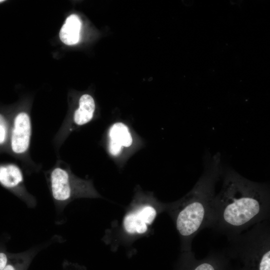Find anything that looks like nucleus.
Segmentation results:
<instances>
[{"label":"nucleus","mask_w":270,"mask_h":270,"mask_svg":"<svg viewBox=\"0 0 270 270\" xmlns=\"http://www.w3.org/2000/svg\"><path fill=\"white\" fill-rule=\"evenodd\" d=\"M270 205L268 184L252 182L228 169L220 190L214 198L210 228L230 239L268 220Z\"/></svg>","instance_id":"f257e3e1"},{"label":"nucleus","mask_w":270,"mask_h":270,"mask_svg":"<svg viewBox=\"0 0 270 270\" xmlns=\"http://www.w3.org/2000/svg\"><path fill=\"white\" fill-rule=\"evenodd\" d=\"M220 155L204 159L203 174L184 196L170 206L176 228L182 239V252L192 250L194 236L205 228H210L215 185L222 173Z\"/></svg>","instance_id":"f03ea898"},{"label":"nucleus","mask_w":270,"mask_h":270,"mask_svg":"<svg viewBox=\"0 0 270 270\" xmlns=\"http://www.w3.org/2000/svg\"><path fill=\"white\" fill-rule=\"evenodd\" d=\"M229 256L238 258L241 270H270V228L268 219L229 239Z\"/></svg>","instance_id":"7ed1b4c3"},{"label":"nucleus","mask_w":270,"mask_h":270,"mask_svg":"<svg viewBox=\"0 0 270 270\" xmlns=\"http://www.w3.org/2000/svg\"><path fill=\"white\" fill-rule=\"evenodd\" d=\"M45 176L58 216L62 215L66 206L75 199L100 197L90 180L75 176L60 160L45 172Z\"/></svg>","instance_id":"20e7f679"},{"label":"nucleus","mask_w":270,"mask_h":270,"mask_svg":"<svg viewBox=\"0 0 270 270\" xmlns=\"http://www.w3.org/2000/svg\"><path fill=\"white\" fill-rule=\"evenodd\" d=\"M32 134L30 116L26 111H19L11 118L10 138L7 154L20 160L28 174L38 172L40 166L30 156Z\"/></svg>","instance_id":"39448f33"},{"label":"nucleus","mask_w":270,"mask_h":270,"mask_svg":"<svg viewBox=\"0 0 270 270\" xmlns=\"http://www.w3.org/2000/svg\"><path fill=\"white\" fill-rule=\"evenodd\" d=\"M0 184L22 201L28 208H34L36 198L27 190L22 171L12 162H0Z\"/></svg>","instance_id":"423d86ee"},{"label":"nucleus","mask_w":270,"mask_h":270,"mask_svg":"<svg viewBox=\"0 0 270 270\" xmlns=\"http://www.w3.org/2000/svg\"><path fill=\"white\" fill-rule=\"evenodd\" d=\"M95 108L94 100L90 95L84 94L80 96L78 108L70 118L62 122L54 138V143L56 150L59 149L72 131L88 123L92 119Z\"/></svg>","instance_id":"0eeeda50"},{"label":"nucleus","mask_w":270,"mask_h":270,"mask_svg":"<svg viewBox=\"0 0 270 270\" xmlns=\"http://www.w3.org/2000/svg\"><path fill=\"white\" fill-rule=\"evenodd\" d=\"M229 260L224 253L214 252L197 260L192 250L182 252L178 270H228Z\"/></svg>","instance_id":"6e6552de"},{"label":"nucleus","mask_w":270,"mask_h":270,"mask_svg":"<svg viewBox=\"0 0 270 270\" xmlns=\"http://www.w3.org/2000/svg\"><path fill=\"white\" fill-rule=\"evenodd\" d=\"M158 214L157 209L150 204L142 205L128 212L123 220L125 231L130 234L146 232Z\"/></svg>","instance_id":"1a4fd4ad"},{"label":"nucleus","mask_w":270,"mask_h":270,"mask_svg":"<svg viewBox=\"0 0 270 270\" xmlns=\"http://www.w3.org/2000/svg\"><path fill=\"white\" fill-rule=\"evenodd\" d=\"M108 150L113 156H118L122 149L130 147L132 138L126 125L122 122L113 124L108 132Z\"/></svg>","instance_id":"9d476101"},{"label":"nucleus","mask_w":270,"mask_h":270,"mask_svg":"<svg viewBox=\"0 0 270 270\" xmlns=\"http://www.w3.org/2000/svg\"><path fill=\"white\" fill-rule=\"evenodd\" d=\"M49 242L43 243L18 253H10L6 264L3 270H28L36 254Z\"/></svg>","instance_id":"9b49d317"},{"label":"nucleus","mask_w":270,"mask_h":270,"mask_svg":"<svg viewBox=\"0 0 270 270\" xmlns=\"http://www.w3.org/2000/svg\"><path fill=\"white\" fill-rule=\"evenodd\" d=\"M81 22L76 14L68 16L60 32V38L64 44L72 45L76 44L80 39Z\"/></svg>","instance_id":"f8f14e48"},{"label":"nucleus","mask_w":270,"mask_h":270,"mask_svg":"<svg viewBox=\"0 0 270 270\" xmlns=\"http://www.w3.org/2000/svg\"><path fill=\"white\" fill-rule=\"evenodd\" d=\"M11 118L0 112V154L7 152L11 129Z\"/></svg>","instance_id":"ddd939ff"},{"label":"nucleus","mask_w":270,"mask_h":270,"mask_svg":"<svg viewBox=\"0 0 270 270\" xmlns=\"http://www.w3.org/2000/svg\"><path fill=\"white\" fill-rule=\"evenodd\" d=\"M10 254L6 250L5 245L0 243V270H3L6 264Z\"/></svg>","instance_id":"4468645a"},{"label":"nucleus","mask_w":270,"mask_h":270,"mask_svg":"<svg viewBox=\"0 0 270 270\" xmlns=\"http://www.w3.org/2000/svg\"><path fill=\"white\" fill-rule=\"evenodd\" d=\"M62 270H83V269L77 264L64 260L62 262Z\"/></svg>","instance_id":"2eb2a0df"},{"label":"nucleus","mask_w":270,"mask_h":270,"mask_svg":"<svg viewBox=\"0 0 270 270\" xmlns=\"http://www.w3.org/2000/svg\"><path fill=\"white\" fill-rule=\"evenodd\" d=\"M4 2V0H0V3L2 2Z\"/></svg>","instance_id":"dca6fc26"},{"label":"nucleus","mask_w":270,"mask_h":270,"mask_svg":"<svg viewBox=\"0 0 270 270\" xmlns=\"http://www.w3.org/2000/svg\"><path fill=\"white\" fill-rule=\"evenodd\" d=\"M241 270L240 268L238 269V270Z\"/></svg>","instance_id":"f3484780"}]
</instances>
